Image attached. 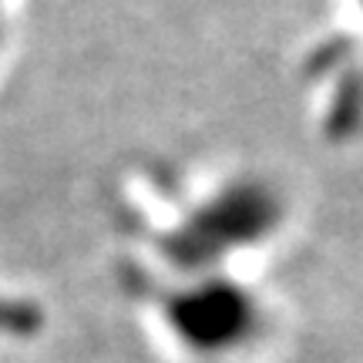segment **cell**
Listing matches in <instances>:
<instances>
[{
	"label": "cell",
	"instance_id": "cell-1",
	"mask_svg": "<svg viewBox=\"0 0 363 363\" xmlns=\"http://www.w3.org/2000/svg\"><path fill=\"white\" fill-rule=\"evenodd\" d=\"M276 219H279V206L272 192H266L262 185H233L225 195L199 208L185 225H179L165 239V252L169 259L189 262V266L222 259L233 249L269 233Z\"/></svg>",
	"mask_w": 363,
	"mask_h": 363
},
{
	"label": "cell",
	"instance_id": "cell-4",
	"mask_svg": "<svg viewBox=\"0 0 363 363\" xmlns=\"http://www.w3.org/2000/svg\"><path fill=\"white\" fill-rule=\"evenodd\" d=\"M0 34H4V27H0Z\"/></svg>",
	"mask_w": 363,
	"mask_h": 363
},
{
	"label": "cell",
	"instance_id": "cell-2",
	"mask_svg": "<svg viewBox=\"0 0 363 363\" xmlns=\"http://www.w3.org/2000/svg\"><path fill=\"white\" fill-rule=\"evenodd\" d=\"M165 316L182 343H189L195 353H229L259 326L256 299L225 279L175 293L165 303Z\"/></svg>",
	"mask_w": 363,
	"mask_h": 363
},
{
	"label": "cell",
	"instance_id": "cell-3",
	"mask_svg": "<svg viewBox=\"0 0 363 363\" xmlns=\"http://www.w3.org/2000/svg\"><path fill=\"white\" fill-rule=\"evenodd\" d=\"M40 330V313L34 303L0 296V337H30Z\"/></svg>",
	"mask_w": 363,
	"mask_h": 363
}]
</instances>
